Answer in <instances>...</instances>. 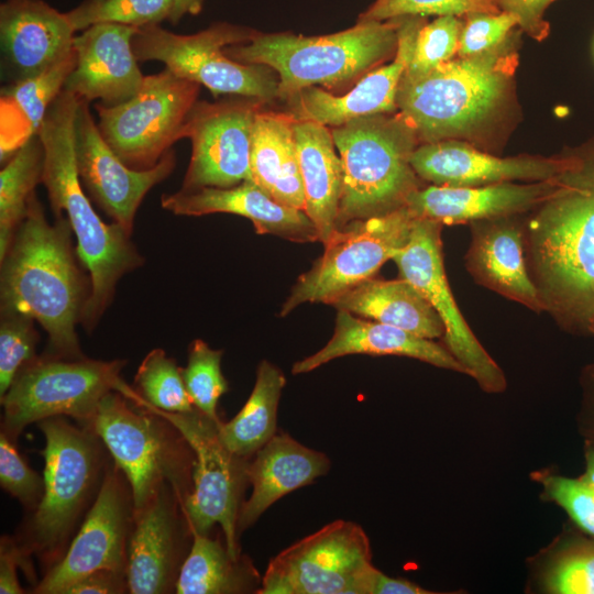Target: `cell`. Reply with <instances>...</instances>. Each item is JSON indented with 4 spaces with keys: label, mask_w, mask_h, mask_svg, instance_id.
Here are the masks:
<instances>
[{
    "label": "cell",
    "mask_w": 594,
    "mask_h": 594,
    "mask_svg": "<svg viewBox=\"0 0 594 594\" xmlns=\"http://www.w3.org/2000/svg\"><path fill=\"white\" fill-rule=\"evenodd\" d=\"M50 223L34 193L26 216L0 260V311L33 318L47 334L45 355L85 358L76 327L91 283L77 263L72 228L61 213Z\"/></svg>",
    "instance_id": "obj_1"
},
{
    "label": "cell",
    "mask_w": 594,
    "mask_h": 594,
    "mask_svg": "<svg viewBox=\"0 0 594 594\" xmlns=\"http://www.w3.org/2000/svg\"><path fill=\"white\" fill-rule=\"evenodd\" d=\"M79 99L63 89L37 132L44 147V185L55 216L63 213L76 237V253L91 283L80 324L90 333L111 305L119 280L145 260L118 223L101 220L81 185L75 155Z\"/></svg>",
    "instance_id": "obj_2"
},
{
    "label": "cell",
    "mask_w": 594,
    "mask_h": 594,
    "mask_svg": "<svg viewBox=\"0 0 594 594\" xmlns=\"http://www.w3.org/2000/svg\"><path fill=\"white\" fill-rule=\"evenodd\" d=\"M531 278L546 311L586 330L594 312V161L582 157L525 230Z\"/></svg>",
    "instance_id": "obj_3"
},
{
    "label": "cell",
    "mask_w": 594,
    "mask_h": 594,
    "mask_svg": "<svg viewBox=\"0 0 594 594\" xmlns=\"http://www.w3.org/2000/svg\"><path fill=\"white\" fill-rule=\"evenodd\" d=\"M509 40L490 52L450 59L424 73H404L397 109L420 144L465 141L494 119L509 95L517 64Z\"/></svg>",
    "instance_id": "obj_4"
},
{
    "label": "cell",
    "mask_w": 594,
    "mask_h": 594,
    "mask_svg": "<svg viewBox=\"0 0 594 594\" xmlns=\"http://www.w3.org/2000/svg\"><path fill=\"white\" fill-rule=\"evenodd\" d=\"M400 18L358 20L346 30L320 36L289 32H257L248 43L230 45L234 61L272 68L278 77L277 99L320 86L328 90L353 87L363 76L394 57Z\"/></svg>",
    "instance_id": "obj_5"
},
{
    "label": "cell",
    "mask_w": 594,
    "mask_h": 594,
    "mask_svg": "<svg viewBox=\"0 0 594 594\" xmlns=\"http://www.w3.org/2000/svg\"><path fill=\"white\" fill-rule=\"evenodd\" d=\"M37 427L45 438L44 493L15 540L28 558L35 554L51 568L92 506L109 465L105 444L91 428L76 427L63 416L43 419Z\"/></svg>",
    "instance_id": "obj_6"
},
{
    "label": "cell",
    "mask_w": 594,
    "mask_h": 594,
    "mask_svg": "<svg viewBox=\"0 0 594 594\" xmlns=\"http://www.w3.org/2000/svg\"><path fill=\"white\" fill-rule=\"evenodd\" d=\"M331 133L343 170L337 229L395 211L421 188L410 162L420 143L399 113L355 118Z\"/></svg>",
    "instance_id": "obj_7"
},
{
    "label": "cell",
    "mask_w": 594,
    "mask_h": 594,
    "mask_svg": "<svg viewBox=\"0 0 594 594\" xmlns=\"http://www.w3.org/2000/svg\"><path fill=\"white\" fill-rule=\"evenodd\" d=\"M118 391L107 394L88 426L101 439L125 475L134 509L169 484L182 508L193 491L195 453L177 428Z\"/></svg>",
    "instance_id": "obj_8"
},
{
    "label": "cell",
    "mask_w": 594,
    "mask_h": 594,
    "mask_svg": "<svg viewBox=\"0 0 594 594\" xmlns=\"http://www.w3.org/2000/svg\"><path fill=\"white\" fill-rule=\"evenodd\" d=\"M127 360L61 359L41 355L26 364L0 397L1 431L13 442L30 424L57 416L88 426L102 398L127 385Z\"/></svg>",
    "instance_id": "obj_9"
},
{
    "label": "cell",
    "mask_w": 594,
    "mask_h": 594,
    "mask_svg": "<svg viewBox=\"0 0 594 594\" xmlns=\"http://www.w3.org/2000/svg\"><path fill=\"white\" fill-rule=\"evenodd\" d=\"M257 32L219 22L184 35L150 24L139 28L132 45L138 61L162 62L178 77L207 87L215 97L241 96L268 103L277 99V74L264 65L234 61L224 52L227 46L250 42Z\"/></svg>",
    "instance_id": "obj_10"
},
{
    "label": "cell",
    "mask_w": 594,
    "mask_h": 594,
    "mask_svg": "<svg viewBox=\"0 0 594 594\" xmlns=\"http://www.w3.org/2000/svg\"><path fill=\"white\" fill-rule=\"evenodd\" d=\"M378 573L362 527L338 519L272 558L257 594H373Z\"/></svg>",
    "instance_id": "obj_11"
},
{
    "label": "cell",
    "mask_w": 594,
    "mask_h": 594,
    "mask_svg": "<svg viewBox=\"0 0 594 594\" xmlns=\"http://www.w3.org/2000/svg\"><path fill=\"white\" fill-rule=\"evenodd\" d=\"M129 400L162 416L183 435L195 453L193 491L183 505V512L193 534L208 535L219 525L229 552L240 557L238 518L242 493L248 479V459L233 454L224 447L215 421L198 409L189 413H169L142 402L133 391Z\"/></svg>",
    "instance_id": "obj_12"
},
{
    "label": "cell",
    "mask_w": 594,
    "mask_h": 594,
    "mask_svg": "<svg viewBox=\"0 0 594 594\" xmlns=\"http://www.w3.org/2000/svg\"><path fill=\"white\" fill-rule=\"evenodd\" d=\"M200 85L169 69L145 76L140 91L117 106L95 103L99 131L130 168L154 167L179 140Z\"/></svg>",
    "instance_id": "obj_13"
},
{
    "label": "cell",
    "mask_w": 594,
    "mask_h": 594,
    "mask_svg": "<svg viewBox=\"0 0 594 594\" xmlns=\"http://www.w3.org/2000/svg\"><path fill=\"white\" fill-rule=\"evenodd\" d=\"M416 217L404 206L384 216L353 220L338 228L322 255L301 274L282 306L285 317L304 302L332 305L340 296L373 278L408 241Z\"/></svg>",
    "instance_id": "obj_14"
},
{
    "label": "cell",
    "mask_w": 594,
    "mask_h": 594,
    "mask_svg": "<svg viewBox=\"0 0 594 594\" xmlns=\"http://www.w3.org/2000/svg\"><path fill=\"white\" fill-rule=\"evenodd\" d=\"M442 223L416 218L408 241L393 256L399 275L411 283L440 316L446 348L463 365L468 375L488 393L506 387L503 371L480 343L462 316L446 276Z\"/></svg>",
    "instance_id": "obj_15"
},
{
    "label": "cell",
    "mask_w": 594,
    "mask_h": 594,
    "mask_svg": "<svg viewBox=\"0 0 594 594\" xmlns=\"http://www.w3.org/2000/svg\"><path fill=\"white\" fill-rule=\"evenodd\" d=\"M266 103L233 96L197 101L179 134L191 142V156L180 189L228 188L252 180L251 143L257 112Z\"/></svg>",
    "instance_id": "obj_16"
},
{
    "label": "cell",
    "mask_w": 594,
    "mask_h": 594,
    "mask_svg": "<svg viewBox=\"0 0 594 594\" xmlns=\"http://www.w3.org/2000/svg\"><path fill=\"white\" fill-rule=\"evenodd\" d=\"M134 504L130 484L113 463L108 466L97 497L64 556L34 586L35 594H63L97 570L127 574L128 543Z\"/></svg>",
    "instance_id": "obj_17"
},
{
    "label": "cell",
    "mask_w": 594,
    "mask_h": 594,
    "mask_svg": "<svg viewBox=\"0 0 594 594\" xmlns=\"http://www.w3.org/2000/svg\"><path fill=\"white\" fill-rule=\"evenodd\" d=\"M75 155L78 175L89 197L129 235L145 195L174 170L176 157L169 150L152 168L127 166L102 138L89 109L79 100L75 120Z\"/></svg>",
    "instance_id": "obj_18"
},
{
    "label": "cell",
    "mask_w": 594,
    "mask_h": 594,
    "mask_svg": "<svg viewBox=\"0 0 594 594\" xmlns=\"http://www.w3.org/2000/svg\"><path fill=\"white\" fill-rule=\"evenodd\" d=\"M193 532L182 504L164 484L142 508L134 509L128 543L127 581L131 594L175 593Z\"/></svg>",
    "instance_id": "obj_19"
},
{
    "label": "cell",
    "mask_w": 594,
    "mask_h": 594,
    "mask_svg": "<svg viewBox=\"0 0 594 594\" xmlns=\"http://www.w3.org/2000/svg\"><path fill=\"white\" fill-rule=\"evenodd\" d=\"M425 20V16L416 15L400 18L394 59L367 73L345 94L336 95L321 87H307L284 101L286 111L298 120H309L329 128L364 116L396 112L398 87Z\"/></svg>",
    "instance_id": "obj_20"
},
{
    "label": "cell",
    "mask_w": 594,
    "mask_h": 594,
    "mask_svg": "<svg viewBox=\"0 0 594 594\" xmlns=\"http://www.w3.org/2000/svg\"><path fill=\"white\" fill-rule=\"evenodd\" d=\"M582 156L498 157L465 141L444 140L419 144L411 166L422 179L440 186H483L513 180L540 182L574 168Z\"/></svg>",
    "instance_id": "obj_21"
},
{
    "label": "cell",
    "mask_w": 594,
    "mask_h": 594,
    "mask_svg": "<svg viewBox=\"0 0 594 594\" xmlns=\"http://www.w3.org/2000/svg\"><path fill=\"white\" fill-rule=\"evenodd\" d=\"M139 28L99 23L75 35L76 66L64 89L79 100L117 106L134 97L145 76L138 66L132 40Z\"/></svg>",
    "instance_id": "obj_22"
},
{
    "label": "cell",
    "mask_w": 594,
    "mask_h": 594,
    "mask_svg": "<svg viewBox=\"0 0 594 594\" xmlns=\"http://www.w3.org/2000/svg\"><path fill=\"white\" fill-rule=\"evenodd\" d=\"M566 173L529 184L430 185L411 193L405 206L416 218L436 220L442 224L508 218L546 202L559 191Z\"/></svg>",
    "instance_id": "obj_23"
},
{
    "label": "cell",
    "mask_w": 594,
    "mask_h": 594,
    "mask_svg": "<svg viewBox=\"0 0 594 594\" xmlns=\"http://www.w3.org/2000/svg\"><path fill=\"white\" fill-rule=\"evenodd\" d=\"M161 206L176 216L232 213L249 219L258 234L297 243L319 241L318 231L304 210L275 201L251 179L228 188L204 187L164 194Z\"/></svg>",
    "instance_id": "obj_24"
},
{
    "label": "cell",
    "mask_w": 594,
    "mask_h": 594,
    "mask_svg": "<svg viewBox=\"0 0 594 594\" xmlns=\"http://www.w3.org/2000/svg\"><path fill=\"white\" fill-rule=\"evenodd\" d=\"M74 34L66 13L42 0H6L0 6L2 55L13 81L37 75L72 53Z\"/></svg>",
    "instance_id": "obj_25"
},
{
    "label": "cell",
    "mask_w": 594,
    "mask_h": 594,
    "mask_svg": "<svg viewBox=\"0 0 594 594\" xmlns=\"http://www.w3.org/2000/svg\"><path fill=\"white\" fill-rule=\"evenodd\" d=\"M350 354L407 356L468 375L463 365L446 346L345 310H338L334 332L329 342L315 354L296 362L292 373H308L337 358Z\"/></svg>",
    "instance_id": "obj_26"
},
{
    "label": "cell",
    "mask_w": 594,
    "mask_h": 594,
    "mask_svg": "<svg viewBox=\"0 0 594 594\" xmlns=\"http://www.w3.org/2000/svg\"><path fill=\"white\" fill-rule=\"evenodd\" d=\"M465 266L473 278L534 311H543L524 257L525 230L507 218L473 222Z\"/></svg>",
    "instance_id": "obj_27"
},
{
    "label": "cell",
    "mask_w": 594,
    "mask_h": 594,
    "mask_svg": "<svg viewBox=\"0 0 594 594\" xmlns=\"http://www.w3.org/2000/svg\"><path fill=\"white\" fill-rule=\"evenodd\" d=\"M248 464L252 493L238 518V537L283 496L312 483L330 469L329 458L305 447L288 433H276Z\"/></svg>",
    "instance_id": "obj_28"
},
{
    "label": "cell",
    "mask_w": 594,
    "mask_h": 594,
    "mask_svg": "<svg viewBox=\"0 0 594 594\" xmlns=\"http://www.w3.org/2000/svg\"><path fill=\"white\" fill-rule=\"evenodd\" d=\"M288 111L257 112L252 134L250 168L252 180L275 201L305 210L294 125Z\"/></svg>",
    "instance_id": "obj_29"
},
{
    "label": "cell",
    "mask_w": 594,
    "mask_h": 594,
    "mask_svg": "<svg viewBox=\"0 0 594 594\" xmlns=\"http://www.w3.org/2000/svg\"><path fill=\"white\" fill-rule=\"evenodd\" d=\"M295 139L305 193V212L324 244L337 230L343 170L331 128L296 119Z\"/></svg>",
    "instance_id": "obj_30"
},
{
    "label": "cell",
    "mask_w": 594,
    "mask_h": 594,
    "mask_svg": "<svg viewBox=\"0 0 594 594\" xmlns=\"http://www.w3.org/2000/svg\"><path fill=\"white\" fill-rule=\"evenodd\" d=\"M331 306L430 340L441 338L446 332L431 304L405 278H370L340 296Z\"/></svg>",
    "instance_id": "obj_31"
},
{
    "label": "cell",
    "mask_w": 594,
    "mask_h": 594,
    "mask_svg": "<svg viewBox=\"0 0 594 594\" xmlns=\"http://www.w3.org/2000/svg\"><path fill=\"white\" fill-rule=\"evenodd\" d=\"M76 66L74 48L42 73L3 87L0 97V160L6 163L37 134L45 116Z\"/></svg>",
    "instance_id": "obj_32"
},
{
    "label": "cell",
    "mask_w": 594,
    "mask_h": 594,
    "mask_svg": "<svg viewBox=\"0 0 594 594\" xmlns=\"http://www.w3.org/2000/svg\"><path fill=\"white\" fill-rule=\"evenodd\" d=\"M262 576L243 556L233 557L226 542L208 535L193 534L189 552L182 565L175 593H257Z\"/></svg>",
    "instance_id": "obj_33"
},
{
    "label": "cell",
    "mask_w": 594,
    "mask_h": 594,
    "mask_svg": "<svg viewBox=\"0 0 594 594\" xmlns=\"http://www.w3.org/2000/svg\"><path fill=\"white\" fill-rule=\"evenodd\" d=\"M286 378L277 366L263 360L256 381L241 410L228 422H220L218 435L233 454L249 459L277 433V409Z\"/></svg>",
    "instance_id": "obj_34"
},
{
    "label": "cell",
    "mask_w": 594,
    "mask_h": 594,
    "mask_svg": "<svg viewBox=\"0 0 594 594\" xmlns=\"http://www.w3.org/2000/svg\"><path fill=\"white\" fill-rule=\"evenodd\" d=\"M44 147L38 134L31 138L0 172V260L24 220L35 187L42 184Z\"/></svg>",
    "instance_id": "obj_35"
},
{
    "label": "cell",
    "mask_w": 594,
    "mask_h": 594,
    "mask_svg": "<svg viewBox=\"0 0 594 594\" xmlns=\"http://www.w3.org/2000/svg\"><path fill=\"white\" fill-rule=\"evenodd\" d=\"M134 385L139 398L156 409L169 413L195 409L182 367L163 349H153L145 355L135 373Z\"/></svg>",
    "instance_id": "obj_36"
},
{
    "label": "cell",
    "mask_w": 594,
    "mask_h": 594,
    "mask_svg": "<svg viewBox=\"0 0 594 594\" xmlns=\"http://www.w3.org/2000/svg\"><path fill=\"white\" fill-rule=\"evenodd\" d=\"M174 0H85L66 12L75 32L99 23L142 28L168 19Z\"/></svg>",
    "instance_id": "obj_37"
},
{
    "label": "cell",
    "mask_w": 594,
    "mask_h": 594,
    "mask_svg": "<svg viewBox=\"0 0 594 594\" xmlns=\"http://www.w3.org/2000/svg\"><path fill=\"white\" fill-rule=\"evenodd\" d=\"M222 354V350L211 349L201 339H196L189 345L187 365L182 369L194 407L218 422V403L229 388L221 372Z\"/></svg>",
    "instance_id": "obj_38"
},
{
    "label": "cell",
    "mask_w": 594,
    "mask_h": 594,
    "mask_svg": "<svg viewBox=\"0 0 594 594\" xmlns=\"http://www.w3.org/2000/svg\"><path fill=\"white\" fill-rule=\"evenodd\" d=\"M35 320L15 311H0V397L18 373L35 360L40 340Z\"/></svg>",
    "instance_id": "obj_39"
},
{
    "label": "cell",
    "mask_w": 594,
    "mask_h": 594,
    "mask_svg": "<svg viewBox=\"0 0 594 594\" xmlns=\"http://www.w3.org/2000/svg\"><path fill=\"white\" fill-rule=\"evenodd\" d=\"M544 585L556 594H594V538L564 546L547 569Z\"/></svg>",
    "instance_id": "obj_40"
},
{
    "label": "cell",
    "mask_w": 594,
    "mask_h": 594,
    "mask_svg": "<svg viewBox=\"0 0 594 594\" xmlns=\"http://www.w3.org/2000/svg\"><path fill=\"white\" fill-rule=\"evenodd\" d=\"M462 26L463 22L455 15H440L431 22L425 20L418 30L406 73H424L453 59Z\"/></svg>",
    "instance_id": "obj_41"
},
{
    "label": "cell",
    "mask_w": 594,
    "mask_h": 594,
    "mask_svg": "<svg viewBox=\"0 0 594 594\" xmlns=\"http://www.w3.org/2000/svg\"><path fill=\"white\" fill-rule=\"evenodd\" d=\"M496 0H375L358 20L386 21L403 16L468 15L499 12Z\"/></svg>",
    "instance_id": "obj_42"
},
{
    "label": "cell",
    "mask_w": 594,
    "mask_h": 594,
    "mask_svg": "<svg viewBox=\"0 0 594 594\" xmlns=\"http://www.w3.org/2000/svg\"><path fill=\"white\" fill-rule=\"evenodd\" d=\"M517 19L505 11L475 12L465 15L460 34L458 57L480 55L499 47L508 38Z\"/></svg>",
    "instance_id": "obj_43"
},
{
    "label": "cell",
    "mask_w": 594,
    "mask_h": 594,
    "mask_svg": "<svg viewBox=\"0 0 594 594\" xmlns=\"http://www.w3.org/2000/svg\"><path fill=\"white\" fill-rule=\"evenodd\" d=\"M0 484L33 513L44 493V477L32 470L18 453L11 439L0 432Z\"/></svg>",
    "instance_id": "obj_44"
},
{
    "label": "cell",
    "mask_w": 594,
    "mask_h": 594,
    "mask_svg": "<svg viewBox=\"0 0 594 594\" xmlns=\"http://www.w3.org/2000/svg\"><path fill=\"white\" fill-rule=\"evenodd\" d=\"M547 495L561 506L585 534L594 538V484L579 477L543 476Z\"/></svg>",
    "instance_id": "obj_45"
},
{
    "label": "cell",
    "mask_w": 594,
    "mask_h": 594,
    "mask_svg": "<svg viewBox=\"0 0 594 594\" xmlns=\"http://www.w3.org/2000/svg\"><path fill=\"white\" fill-rule=\"evenodd\" d=\"M556 0H496L501 11L513 14L518 26L537 41L543 40L549 25L544 21L547 8Z\"/></svg>",
    "instance_id": "obj_46"
},
{
    "label": "cell",
    "mask_w": 594,
    "mask_h": 594,
    "mask_svg": "<svg viewBox=\"0 0 594 594\" xmlns=\"http://www.w3.org/2000/svg\"><path fill=\"white\" fill-rule=\"evenodd\" d=\"M29 558L22 552L16 540L9 536H2L0 542V593L22 594L25 593L20 585L16 575V566H23L28 573Z\"/></svg>",
    "instance_id": "obj_47"
},
{
    "label": "cell",
    "mask_w": 594,
    "mask_h": 594,
    "mask_svg": "<svg viewBox=\"0 0 594 594\" xmlns=\"http://www.w3.org/2000/svg\"><path fill=\"white\" fill-rule=\"evenodd\" d=\"M129 592L127 574L97 570L68 586L63 594H121Z\"/></svg>",
    "instance_id": "obj_48"
},
{
    "label": "cell",
    "mask_w": 594,
    "mask_h": 594,
    "mask_svg": "<svg viewBox=\"0 0 594 594\" xmlns=\"http://www.w3.org/2000/svg\"><path fill=\"white\" fill-rule=\"evenodd\" d=\"M432 592L427 591L417 584L404 580L391 578L380 571L373 594H430Z\"/></svg>",
    "instance_id": "obj_49"
},
{
    "label": "cell",
    "mask_w": 594,
    "mask_h": 594,
    "mask_svg": "<svg viewBox=\"0 0 594 594\" xmlns=\"http://www.w3.org/2000/svg\"><path fill=\"white\" fill-rule=\"evenodd\" d=\"M204 0H174L168 20L176 24L187 14L196 15L201 11Z\"/></svg>",
    "instance_id": "obj_50"
},
{
    "label": "cell",
    "mask_w": 594,
    "mask_h": 594,
    "mask_svg": "<svg viewBox=\"0 0 594 594\" xmlns=\"http://www.w3.org/2000/svg\"><path fill=\"white\" fill-rule=\"evenodd\" d=\"M586 468L581 479L594 484V448L587 446L585 452Z\"/></svg>",
    "instance_id": "obj_51"
},
{
    "label": "cell",
    "mask_w": 594,
    "mask_h": 594,
    "mask_svg": "<svg viewBox=\"0 0 594 594\" xmlns=\"http://www.w3.org/2000/svg\"><path fill=\"white\" fill-rule=\"evenodd\" d=\"M592 414V418L587 420L586 435L588 437L587 446L594 448V407Z\"/></svg>",
    "instance_id": "obj_52"
},
{
    "label": "cell",
    "mask_w": 594,
    "mask_h": 594,
    "mask_svg": "<svg viewBox=\"0 0 594 594\" xmlns=\"http://www.w3.org/2000/svg\"><path fill=\"white\" fill-rule=\"evenodd\" d=\"M586 330L594 334V312L587 321Z\"/></svg>",
    "instance_id": "obj_53"
}]
</instances>
